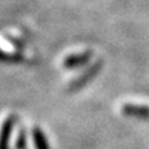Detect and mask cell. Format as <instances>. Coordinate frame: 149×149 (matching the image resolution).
<instances>
[{
    "mask_svg": "<svg viewBox=\"0 0 149 149\" xmlns=\"http://www.w3.org/2000/svg\"><path fill=\"white\" fill-rule=\"evenodd\" d=\"M101 66H102V61H95V62H93L90 66H87V69H86L84 72H81V73L77 74L74 79L70 80L68 88H69L70 91L79 90L80 87H83L88 80L93 79V77L95 76L97 72L101 69Z\"/></svg>",
    "mask_w": 149,
    "mask_h": 149,
    "instance_id": "obj_1",
    "label": "cell"
},
{
    "mask_svg": "<svg viewBox=\"0 0 149 149\" xmlns=\"http://www.w3.org/2000/svg\"><path fill=\"white\" fill-rule=\"evenodd\" d=\"M91 57H93V51L91 50H83V51H79V53H70L64 58L62 65L66 69H72V68L87 64Z\"/></svg>",
    "mask_w": 149,
    "mask_h": 149,
    "instance_id": "obj_2",
    "label": "cell"
},
{
    "mask_svg": "<svg viewBox=\"0 0 149 149\" xmlns=\"http://www.w3.org/2000/svg\"><path fill=\"white\" fill-rule=\"evenodd\" d=\"M14 123H15V116L14 115H8L1 123V127H0V149H8Z\"/></svg>",
    "mask_w": 149,
    "mask_h": 149,
    "instance_id": "obj_3",
    "label": "cell"
},
{
    "mask_svg": "<svg viewBox=\"0 0 149 149\" xmlns=\"http://www.w3.org/2000/svg\"><path fill=\"white\" fill-rule=\"evenodd\" d=\"M122 112L127 116L134 117H149V107L145 105H137V104H123Z\"/></svg>",
    "mask_w": 149,
    "mask_h": 149,
    "instance_id": "obj_4",
    "label": "cell"
},
{
    "mask_svg": "<svg viewBox=\"0 0 149 149\" xmlns=\"http://www.w3.org/2000/svg\"><path fill=\"white\" fill-rule=\"evenodd\" d=\"M32 141L35 145V149H50L46 135L42 131V128L37 127V126L32 128Z\"/></svg>",
    "mask_w": 149,
    "mask_h": 149,
    "instance_id": "obj_5",
    "label": "cell"
},
{
    "mask_svg": "<svg viewBox=\"0 0 149 149\" xmlns=\"http://www.w3.org/2000/svg\"><path fill=\"white\" fill-rule=\"evenodd\" d=\"M22 59V54L19 51H10V50H3L0 48V61L6 62H18Z\"/></svg>",
    "mask_w": 149,
    "mask_h": 149,
    "instance_id": "obj_6",
    "label": "cell"
},
{
    "mask_svg": "<svg viewBox=\"0 0 149 149\" xmlns=\"http://www.w3.org/2000/svg\"><path fill=\"white\" fill-rule=\"evenodd\" d=\"M25 148H26V134H25L24 130H19L15 139V149H25Z\"/></svg>",
    "mask_w": 149,
    "mask_h": 149,
    "instance_id": "obj_7",
    "label": "cell"
},
{
    "mask_svg": "<svg viewBox=\"0 0 149 149\" xmlns=\"http://www.w3.org/2000/svg\"><path fill=\"white\" fill-rule=\"evenodd\" d=\"M25 149H26V148H25Z\"/></svg>",
    "mask_w": 149,
    "mask_h": 149,
    "instance_id": "obj_8",
    "label": "cell"
}]
</instances>
